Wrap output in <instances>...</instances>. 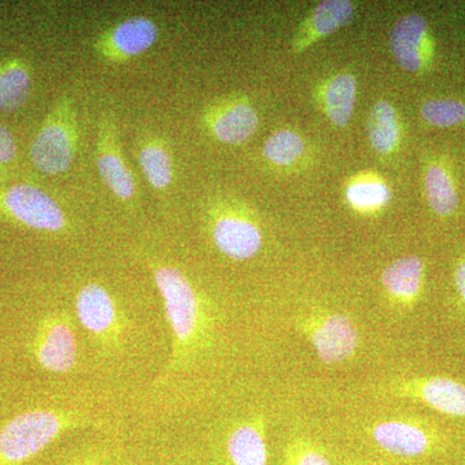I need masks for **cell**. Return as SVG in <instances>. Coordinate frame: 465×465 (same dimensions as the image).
<instances>
[{"label": "cell", "instance_id": "obj_1", "mask_svg": "<svg viewBox=\"0 0 465 465\" xmlns=\"http://www.w3.org/2000/svg\"><path fill=\"white\" fill-rule=\"evenodd\" d=\"M72 427V416L48 410L16 416L0 430V465L25 463Z\"/></svg>", "mask_w": 465, "mask_h": 465}, {"label": "cell", "instance_id": "obj_2", "mask_svg": "<svg viewBox=\"0 0 465 465\" xmlns=\"http://www.w3.org/2000/svg\"><path fill=\"white\" fill-rule=\"evenodd\" d=\"M76 152V124L72 101L63 100L34 137L30 157L36 170L45 174L65 173Z\"/></svg>", "mask_w": 465, "mask_h": 465}, {"label": "cell", "instance_id": "obj_3", "mask_svg": "<svg viewBox=\"0 0 465 465\" xmlns=\"http://www.w3.org/2000/svg\"><path fill=\"white\" fill-rule=\"evenodd\" d=\"M154 280L174 336V348L183 351L195 341L202 323L200 302L188 278L170 266H159Z\"/></svg>", "mask_w": 465, "mask_h": 465}, {"label": "cell", "instance_id": "obj_4", "mask_svg": "<svg viewBox=\"0 0 465 465\" xmlns=\"http://www.w3.org/2000/svg\"><path fill=\"white\" fill-rule=\"evenodd\" d=\"M298 326L326 365L344 362L356 354L360 345L356 323L345 314H311L302 317Z\"/></svg>", "mask_w": 465, "mask_h": 465}, {"label": "cell", "instance_id": "obj_5", "mask_svg": "<svg viewBox=\"0 0 465 465\" xmlns=\"http://www.w3.org/2000/svg\"><path fill=\"white\" fill-rule=\"evenodd\" d=\"M5 211L18 223L35 231L60 232L66 217L47 193L29 183L11 186L3 197Z\"/></svg>", "mask_w": 465, "mask_h": 465}, {"label": "cell", "instance_id": "obj_6", "mask_svg": "<svg viewBox=\"0 0 465 465\" xmlns=\"http://www.w3.org/2000/svg\"><path fill=\"white\" fill-rule=\"evenodd\" d=\"M391 393L418 401L440 414L465 419V385L445 376L405 379L391 387Z\"/></svg>", "mask_w": 465, "mask_h": 465}, {"label": "cell", "instance_id": "obj_7", "mask_svg": "<svg viewBox=\"0 0 465 465\" xmlns=\"http://www.w3.org/2000/svg\"><path fill=\"white\" fill-rule=\"evenodd\" d=\"M157 24L148 17L134 16L110 27L96 43V51L113 63L140 56L157 42Z\"/></svg>", "mask_w": 465, "mask_h": 465}, {"label": "cell", "instance_id": "obj_8", "mask_svg": "<svg viewBox=\"0 0 465 465\" xmlns=\"http://www.w3.org/2000/svg\"><path fill=\"white\" fill-rule=\"evenodd\" d=\"M35 356L39 365L54 374L72 371L78 360L74 330L64 318L47 321L35 341Z\"/></svg>", "mask_w": 465, "mask_h": 465}, {"label": "cell", "instance_id": "obj_9", "mask_svg": "<svg viewBox=\"0 0 465 465\" xmlns=\"http://www.w3.org/2000/svg\"><path fill=\"white\" fill-rule=\"evenodd\" d=\"M371 437L382 451L399 458H419L436 448V437L423 425L407 420L376 423Z\"/></svg>", "mask_w": 465, "mask_h": 465}, {"label": "cell", "instance_id": "obj_10", "mask_svg": "<svg viewBox=\"0 0 465 465\" xmlns=\"http://www.w3.org/2000/svg\"><path fill=\"white\" fill-rule=\"evenodd\" d=\"M114 122L104 118L97 143V170L101 179L121 201H131L136 194V183L116 142Z\"/></svg>", "mask_w": 465, "mask_h": 465}, {"label": "cell", "instance_id": "obj_11", "mask_svg": "<svg viewBox=\"0 0 465 465\" xmlns=\"http://www.w3.org/2000/svg\"><path fill=\"white\" fill-rule=\"evenodd\" d=\"M217 249L232 260L253 258L262 249V231L246 217L225 215L213 226Z\"/></svg>", "mask_w": 465, "mask_h": 465}, {"label": "cell", "instance_id": "obj_12", "mask_svg": "<svg viewBox=\"0 0 465 465\" xmlns=\"http://www.w3.org/2000/svg\"><path fill=\"white\" fill-rule=\"evenodd\" d=\"M390 42L399 65L407 72H419L427 57V21L418 14L401 18L391 30Z\"/></svg>", "mask_w": 465, "mask_h": 465}, {"label": "cell", "instance_id": "obj_13", "mask_svg": "<svg viewBox=\"0 0 465 465\" xmlns=\"http://www.w3.org/2000/svg\"><path fill=\"white\" fill-rule=\"evenodd\" d=\"M208 124L219 142L238 145L256 133L259 116L255 109L244 101H231L210 113Z\"/></svg>", "mask_w": 465, "mask_h": 465}, {"label": "cell", "instance_id": "obj_14", "mask_svg": "<svg viewBox=\"0 0 465 465\" xmlns=\"http://www.w3.org/2000/svg\"><path fill=\"white\" fill-rule=\"evenodd\" d=\"M75 311L84 329L96 336L110 335L118 324L114 300L100 284L90 283L79 291Z\"/></svg>", "mask_w": 465, "mask_h": 465}, {"label": "cell", "instance_id": "obj_15", "mask_svg": "<svg viewBox=\"0 0 465 465\" xmlns=\"http://www.w3.org/2000/svg\"><path fill=\"white\" fill-rule=\"evenodd\" d=\"M425 265L418 256L397 259L384 269L381 283L397 304L412 307L424 286Z\"/></svg>", "mask_w": 465, "mask_h": 465}, {"label": "cell", "instance_id": "obj_16", "mask_svg": "<svg viewBox=\"0 0 465 465\" xmlns=\"http://www.w3.org/2000/svg\"><path fill=\"white\" fill-rule=\"evenodd\" d=\"M232 465H268L264 430L259 423L242 424L226 443Z\"/></svg>", "mask_w": 465, "mask_h": 465}, {"label": "cell", "instance_id": "obj_17", "mask_svg": "<svg viewBox=\"0 0 465 465\" xmlns=\"http://www.w3.org/2000/svg\"><path fill=\"white\" fill-rule=\"evenodd\" d=\"M32 94V75L25 61L0 63V112L12 113L23 108Z\"/></svg>", "mask_w": 465, "mask_h": 465}, {"label": "cell", "instance_id": "obj_18", "mask_svg": "<svg viewBox=\"0 0 465 465\" xmlns=\"http://www.w3.org/2000/svg\"><path fill=\"white\" fill-rule=\"evenodd\" d=\"M354 17V5L345 0H329L317 5L305 27L299 48L347 26Z\"/></svg>", "mask_w": 465, "mask_h": 465}, {"label": "cell", "instance_id": "obj_19", "mask_svg": "<svg viewBox=\"0 0 465 465\" xmlns=\"http://www.w3.org/2000/svg\"><path fill=\"white\" fill-rule=\"evenodd\" d=\"M370 143L379 154H391L400 143V124L396 109L388 101L372 106L367 124Z\"/></svg>", "mask_w": 465, "mask_h": 465}, {"label": "cell", "instance_id": "obj_20", "mask_svg": "<svg viewBox=\"0 0 465 465\" xmlns=\"http://www.w3.org/2000/svg\"><path fill=\"white\" fill-rule=\"evenodd\" d=\"M356 91V78L351 74L336 75L324 87V110L338 127H345L353 115Z\"/></svg>", "mask_w": 465, "mask_h": 465}, {"label": "cell", "instance_id": "obj_21", "mask_svg": "<svg viewBox=\"0 0 465 465\" xmlns=\"http://www.w3.org/2000/svg\"><path fill=\"white\" fill-rule=\"evenodd\" d=\"M139 163L153 189L166 192L173 182V159L162 143H143L139 150Z\"/></svg>", "mask_w": 465, "mask_h": 465}, {"label": "cell", "instance_id": "obj_22", "mask_svg": "<svg viewBox=\"0 0 465 465\" xmlns=\"http://www.w3.org/2000/svg\"><path fill=\"white\" fill-rule=\"evenodd\" d=\"M425 191L434 213L440 216H449L457 211L458 193L445 168L440 166L428 168L425 173Z\"/></svg>", "mask_w": 465, "mask_h": 465}, {"label": "cell", "instance_id": "obj_23", "mask_svg": "<svg viewBox=\"0 0 465 465\" xmlns=\"http://www.w3.org/2000/svg\"><path fill=\"white\" fill-rule=\"evenodd\" d=\"M349 203L362 213L381 210L390 201V189L381 180H357L349 185L347 191Z\"/></svg>", "mask_w": 465, "mask_h": 465}, {"label": "cell", "instance_id": "obj_24", "mask_svg": "<svg viewBox=\"0 0 465 465\" xmlns=\"http://www.w3.org/2000/svg\"><path fill=\"white\" fill-rule=\"evenodd\" d=\"M304 142L298 134L282 130L272 134L266 140L264 157L278 166H290L304 153Z\"/></svg>", "mask_w": 465, "mask_h": 465}, {"label": "cell", "instance_id": "obj_25", "mask_svg": "<svg viewBox=\"0 0 465 465\" xmlns=\"http://www.w3.org/2000/svg\"><path fill=\"white\" fill-rule=\"evenodd\" d=\"M421 115L436 127H454L465 122V105L455 100H430L421 106Z\"/></svg>", "mask_w": 465, "mask_h": 465}, {"label": "cell", "instance_id": "obj_26", "mask_svg": "<svg viewBox=\"0 0 465 465\" xmlns=\"http://www.w3.org/2000/svg\"><path fill=\"white\" fill-rule=\"evenodd\" d=\"M286 465H332L326 454L309 442L292 443L286 452Z\"/></svg>", "mask_w": 465, "mask_h": 465}, {"label": "cell", "instance_id": "obj_27", "mask_svg": "<svg viewBox=\"0 0 465 465\" xmlns=\"http://www.w3.org/2000/svg\"><path fill=\"white\" fill-rule=\"evenodd\" d=\"M17 145L14 134L5 125H0V163H9L16 157Z\"/></svg>", "mask_w": 465, "mask_h": 465}, {"label": "cell", "instance_id": "obj_28", "mask_svg": "<svg viewBox=\"0 0 465 465\" xmlns=\"http://www.w3.org/2000/svg\"><path fill=\"white\" fill-rule=\"evenodd\" d=\"M455 286H457V290L459 295H460L461 302L465 305V259H461L457 265V269H455Z\"/></svg>", "mask_w": 465, "mask_h": 465}, {"label": "cell", "instance_id": "obj_29", "mask_svg": "<svg viewBox=\"0 0 465 465\" xmlns=\"http://www.w3.org/2000/svg\"><path fill=\"white\" fill-rule=\"evenodd\" d=\"M75 465H88V464H75Z\"/></svg>", "mask_w": 465, "mask_h": 465}]
</instances>
